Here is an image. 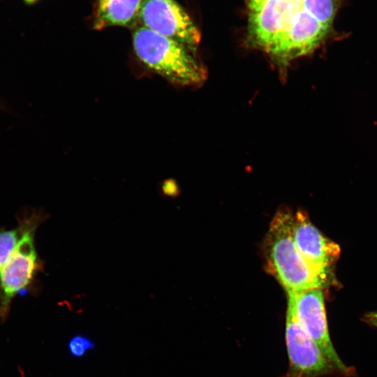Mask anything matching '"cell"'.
<instances>
[{"mask_svg": "<svg viewBox=\"0 0 377 377\" xmlns=\"http://www.w3.org/2000/svg\"><path fill=\"white\" fill-rule=\"evenodd\" d=\"M341 0H264L249 12L250 42L290 62L316 49L331 29Z\"/></svg>", "mask_w": 377, "mask_h": 377, "instance_id": "obj_1", "label": "cell"}, {"mask_svg": "<svg viewBox=\"0 0 377 377\" xmlns=\"http://www.w3.org/2000/svg\"><path fill=\"white\" fill-rule=\"evenodd\" d=\"M45 219L41 212L33 210L20 217L17 226L0 228V319L4 320L13 299L25 293L43 269L35 245L38 226Z\"/></svg>", "mask_w": 377, "mask_h": 377, "instance_id": "obj_2", "label": "cell"}, {"mask_svg": "<svg viewBox=\"0 0 377 377\" xmlns=\"http://www.w3.org/2000/svg\"><path fill=\"white\" fill-rule=\"evenodd\" d=\"M133 45L147 68L171 82L195 85L206 77V71L192 52L173 39L140 26L133 34Z\"/></svg>", "mask_w": 377, "mask_h": 377, "instance_id": "obj_3", "label": "cell"}, {"mask_svg": "<svg viewBox=\"0 0 377 377\" xmlns=\"http://www.w3.org/2000/svg\"><path fill=\"white\" fill-rule=\"evenodd\" d=\"M292 219L288 211H280L271 223L266 239L269 267L287 293L320 289L326 278L297 248L292 236Z\"/></svg>", "mask_w": 377, "mask_h": 377, "instance_id": "obj_4", "label": "cell"}, {"mask_svg": "<svg viewBox=\"0 0 377 377\" xmlns=\"http://www.w3.org/2000/svg\"><path fill=\"white\" fill-rule=\"evenodd\" d=\"M285 341L288 357L286 377H323L336 373L319 346L298 322L293 301L289 297Z\"/></svg>", "mask_w": 377, "mask_h": 377, "instance_id": "obj_5", "label": "cell"}, {"mask_svg": "<svg viewBox=\"0 0 377 377\" xmlns=\"http://www.w3.org/2000/svg\"><path fill=\"white\" fill-rule=\"evenodd\" d=\"M288 296L293 301L298 322L319 346L335 372L350 376L353 371L342 362L331 341L321 289L288 293Z\"/></svg>", "mask_w": 377, "mask_h": 377, "instance_id": "obj_6", "label": "cell"}, {"mask_svg": "<svg viewBox=\"0 0 377 377\" xmlns=\"http://www.w3.org/2000/svg\"><path fill=\"white\" fill-rule=\"evenodd\" d=\"M138 20L142 26L183 45L193 53L200 34L175 0H143Z\"/></svg>", "mask_w": 377, "mask_h": 377, "instance_id": "obj_7", "label": "cell"}, {"mask_svg": "<svg viewBox=\"0 0 377 377\" xmlns=\"http://www.w3.org/2000/svg\"><path fill=\"white\" fill-rule=\"evenodd\" d=\"M292 236L304 258L326 278L328 268L339 257L338 244L324 237L302 212L293 216Z\"/></svg>", "mask_w": 377, "mask_h": 377, "instance_id": "obj_8", "label": "cell"}, {"mask_svg": "<svg viewBox=\"0 0 377 377\" xmlns=\"http://www.w3.org/2000/svg\"><path fill=\"white\" fill-rule=\"evenodd\" d=\"M143 0H98L94 27L101 29L111 26L128 27L138 20Z\"/></svg>", "mask_w": 377, "mask_h": 377, "instance_id": "obj_9", "label": "cell"}, {"mask_svg": "<svg viewBox=\"0 0 377 377\" xmlns=\"http://www.w3.org/2000/svg\"><path fill=\"white\" fill-rule=\"evenodd\" d=\"M95 348L94 341L84 334H76L71 337L67 343L68 354L77 359L82 358Z\"/></svg>", "mask_w": 377, "mask_h": 377, "instance_id": "obj_10", "label": "cell"}, {"mask_svg": "<svg viewBox=\"0 0 377 377\" xmlns=\"http://www.w3.org/2000/svg\"><path fill=\"white\" fill-rule=\"evenodd\" d=\"M364 321L370 325L377 327V311L366 314L364 316Z\"/></svg>", "mask_w": 377, "mask_h": 377, "instance_id": "obj_11", "label": "cell"}, {"mask_svg": "<svg viewBox=\"0 0 377 377\" xmlns=\"http://www.w3.org/2000/svg\"><path fill=\"white\" fill-rule=\"evenodd\" d=\"M264 0H247L249 11L256 10Z\"/></svg>", "mask_w": 377, "mask_h": 377, "instance_id": "obj_12", "label": "cell"}, {"mask_svg": "<svg viewBox=\"0 0 377 377\" xmlns=\"http://www.w3.org/2000/svg\"><path fill=\"white\" fill-rule=\"evenodd\" d=\"M25 2L27 3H32L38 0H24Z\"/></svg>", "mask_w": 377, "mask_h": 377, "instance_id": "obj_13", "label": "cell"}]
</instances>
